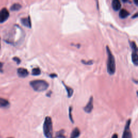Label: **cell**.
<instances>
[{"mask_svg": "<svg viewBox=\"0 0 138 138\" xmlns=\"http://www.w3.org/2000/svg\"><path fill=\"white\" fill-rule=\"evenodd\" d=\"M130 45L132 50V60L135 65L137 66L138 64V56H137V48L134 42H130Z\"/></svg>", "mask_w": 138, "mask_h": 138, "instance_id": "cell-5", "label": "cell"}, {"mask_svg": "<svg viewBox=\"0 0 138 138\" xmlns=\"http://www.w3.org/2000/svg\"><path fill=\"white\" fill-rule=\"evenodd\" d=\"M51 93H52V92H51V91H49L48 93H47V97H50V95H51Z\"/></svg>", "mask_w": 138, "mask_h": 138, "instance_id": "cell-24", "label": "cell"}, {"mask_svg": "<svg viewBox=\"0 0 138 138\" xmlns=\"http://www.w3.org/2000/svg\"><path fill=\"white\" fill-rule=\"evenodd\" d=\"M41 73V70L40 68H34L32 70V75L33 76H39Z\"/></svg>", "mask_w": 138, "mask_h": 138, "instance_id": "cell-16", "label": "cell"}, {"mask_svg": "<svg viewBox=\"0 0 138 138\" xmlns=\"http://www.w3.org/2000/svg\"><path fill=\"white\" fill-rule=\"evenodd\" d=\"M9 17V12L5 8L0 10V23H2L6 21Z\"/></svg>", "mask_w": 138, "mask_h": 138, "instance_id": "cell-7", "label": "cell"}, {"mask_svg": "<svg viewBox=\"0 0 138 138\" xmlns=\"http://www.w3.org/2000/svg\"><path fill=\"white\" fill-rule=\"evenodd\" d=\"M63 84L64 85V87H65V89L67 90V93H68V98L71 97L72 96V95H73V92H74V91H73V90L71 87H70L68 86L67 85H66L63 82Z\"/></svg>", "mask_w": 138, "mask_h": 138, "instance_id": "cell-14", "label": "cell"}, {"mask_svg": "<svg viewBox=\"0 0 138 138\" xmlns=\"http://www.w3.org/2000/svg\"><path fill=\"white\" fill-rule=\"evenodd\" d=\"M131 122V120L130 119H128L127 120L124 128L122 138H133L132 134L130 129Z\"/></svg>", "mask_w": 138, "mask_h": 138, "instance_id": "cell-6", "label": "cell"}, {"mask_svg": "<svg viewBox=\"0 0 138 138\" xmlns=\"http://www.w3.org/2000/svg\"><path fill=\"white\" fill-rule=\"evenodd\" d=\"M22 8V5L18 3H16L13 4L10 7V10L12 11H18L20 10V9Z\"/></svg>", "mask_w": 138, "mask_h": 138, "instance_id": "cell-15", "label": "cell"}, {"mask_svg": "<svg viewBox=\"0 0 138 138\" xmlns=\"http://www.w3.org/2000/svg\"><path fill=\"white\" fill-rule=\"evenodd\" d=\"M93 108V98L91 97L87 105L84 107V110L86 113H90Z\"/></svg>", "mask_w": 138, "mask_h": 138, "instance_id": "cell-8", "label": "cell"}, {"mask_svg": "<svg viewBox=\"0 0 138 138\" xmlns=\"http://www.w3.org/2000/svg\"><path fill=\"white\" fill-rule=\"evenodd\" d=\"M2 67H3V64L1 62H0V72H3Z\"/></svg>", "mask_w": 138, "mask_h": 138, "instance_id": "cell-22", "label": "cell"}, {"mask_svg": "<svg viewBox=\"0 0 138 138\" xmlns=\"http://www.w3.org/2000/svg\"><path fill=\"white\" fill-rule=\"evenodd\" d=\"M17 75L20 77L25 78L29 75V72L26 69L20 68L17 69Z\"/></svg>", "mask_w": 138, "mask_h": 138, "instance_id": "cell-9", "label": "cell"}, {"mask_svg": "<svg viewBox=\"0 0 138 138\" xmlns=\"http://www.w3.org/2000/svg\"><path fill=\"white\" fill-rule=\"evenodd\" d=\"M49 76H50L51 78H54V77H57V75L55 74V73H52V74H51V75H49Z\"/></svg>", "mask_w": 138, "mask_h": 138, "instance_id": "cell-21", "label": "cell"}, {"mask_svg": "<svg viewBox=\"0 0 138 138\" xmlns=\"http://www.w3.org/2000/svg\"><path fill=\"white\" fill-rule=\"evenodd\" d=\"M21 23L24 26L27 27H29V28H31V20H30V16L21 18Z\"/></svg>", "mask_w": 138, "mask_h": 138, "instance_id": "cell-10", "label": "cell"}, {"mask_svg": "<svg viewBox=\"0 0 138 138\" xmlns=\"http://www.w3.org/2000/svg\"><path fill=\"white\" fill-rule=\"evenodd\" d=\"M106 51L107 53V72L110 75H113L115 72L116 65L115 61L113 54L110 50L108 46H106Z\"/></svg>", "mask_w": 138, "mask_h": 138, "instance_id": "cell-2", "label": "cell"}, {"mask_svg": "<svg viewBox=\"0 0 138 138\" xmlns=\"http://www.w3.org/2000/svg\"><path fill=\"white\" fill-rule=\"evenodd\" d=\"M30 85L35 91L43 92L47 90L49 84L44 80H34L30 81Z\"/></svg>", "mask_w": 138, "mask_h": 138, "instance_id": "cell-3", "label": "cell"}, {"mask_svg": "<svg viewBox=\"0 0 138 138\" xmlns=\"http://www.w3.org/2000/svg\"><path fill=\"white\" fill-rule=\"evenodd\" d=\"M80 132L79 130V128L76 127L73 130L71 133L70 138H77L80 135Z\"/></svg>", "mask_w": 138, "mask_h": 138, "instance_id": "cell-13", "label": "cell"}, {"mask_svg": "<svg viewBox=\"0 0 138 138\" xmlns=\"http://www.w3.org/2000/svg\"><path fill=\"white\" fill-rule=\"evenodd\" d=\"M43 133L47 138H52V119L50 117H47L45 119L43 125Z\"/></svg>", "mask_w": 138, "mask_h": 138, "instance_id": "cell-4", "label": "cell"}, {"mask_svg": "<svg viewBox=\"0 0 138 138\" xmlns=\"http://www.w3.org/2000/svg\"><path fill=\"white\" fill-rule=\"evenodd\" d=\"M22 29L20 27L18 26V25H14L13 28H12L7 34L4 36V41L10 44L16 45L17 41H16V37L18 34V32H20Z\"/></svg>", "mask_w": 138, "mask_h": 138, "instance_id": "cell-1", "label": "cell"}, {"mask_svg": "<svg viewBox=\"0 0 138 138\" xmlns=\"http://www.w3.org/2000/svg\"><path fill=\"white\" fill-rule=\"evenodd\" d=\"M13 59V60H14L15 62H16V63H17V64H20V63H21V59H20L19 58H18V57H14Z\"/></svg>", "mask_w": 138, "mask_h": 138, "instance_id": "cell-20", "label": "cell"}, {"mask_svg": "<svg viewBox=\"0 0 138 138\" xmlns=\"http://www.w3.org/2000/svg\"><path fill=\"white\" fill-rule=\"evenodd\" d=\"M129 15H130V13L128 12L125 9H121V10L120 11V12H119V17H120V18H123V19L126 18Z\"/></svg>", "mask_w": 138, "mask_h": 138, "instance_id": "cell-12", "label": "cell"}, {"mask_svg": "<svg viewBox=\"0 0 138 138\" xmlns=\"http://www.w3.org/2000/svg\"><path fill=\"white\" fill-rule=\"evenodd\" d=\"M72 107H69V119H70L71 122L72 123H74V121H73V119L72 118Z\"/></svg>", "mask_w": 138, "mask_h": 138, "instance_id": "cell-19", "label": "cell"}, {"mask_svg": "<svg viewBox=\"0 0 138 138\" xmlns=\"http://www.w3.org/2000/svg\"><path fill=\"white\" fill-rule=\"evenodd\" d=\"M112 7L114 10L118 11L120 10V9L122 7V4L119 1V0H113L112 2Z\"/></svg>", "mask_w": 138, "mask_h": 138, "instance_id": "cell-11", "label": "cell"}, {"mask_svg": "<svg viewBox=\"0 0 138 138\" xmlns=\"http://www.w3.org/2000/svg\"><path fill=\"white\" fill-rule=\"evenodd\" d=\"M134 2L135 3V4H136V5H138V2H137V1H136V0H134Z\"/></svg>", "mask_w": 138, "mask_h": 138, "instance_id": "cell-26", "label": "cell"}, {"mask_svg": "<svg viewBox=\"0 0 138 138\" xmlns=\"http://www.w3.org/2000/svg\"><path fill=\"white\" fill-rule=\"evenodd\" d=\"M81 63H82L84 64H85V65H92V64H93V61L92 60H90L86 62V61H85L84 60H81Z\"/></svg>", "mask_w": 138, "mask_h": 138, "instance_id": "cell-18", "label": "cell"}, {"mask_svg": "<svg viewBox=\"0 0 138 138\" xmlns=\"http://www.w3.org/2000/svg\"><path fill=\"white\" fill-rule=\"evenodd\" d=\"M136 17H137V13H136L135 15L132 16V18H136Z\"/></svg>", "mask_w": 138, "mask_h": 138, "instance_id": "cell-25", "label": "cell"}, {"mask_svg": "<svg viewBox=\"0 0 138 138\" xmlns=\"http://www.w3.org/2000/svg\"><path fill=\"white\" fill-rule=\"evenodd\" d=\"M8 138H14V137H8Z\"/></svg>", "mask_w": 138, "mask_h": 138, "instance_id": "cell-27", "label": "cell"}, {"mask_svg": "<svg viewBox=\"0 0 138 138\" xmlns=\"http://www.w3.org/2000/svg\"><path fill=\"white\" fill-rule=\"evenodd\" d=\"M64 131L63 130H61L59 132H58L56 134V137L55 138H65V136L64 135Z\"/></svg>", "mask_w": 138, "mask_h": 138, "instance_id": "cell-17", "label": "cell"}, {"mask_svg": "<svg viewBox=\"0 0 138 138\" xmlns=\"http://www.w3.org/2000/svg\"><path fill=\"white\" fill-rule=\"evenodd\" d=\"M112 138H118V134H114L112 135Z\"/></svg>", "mask_w": 138, "mask_h": 138, "instance_id": "cell-23", "label": "cell"}]
</instances>
